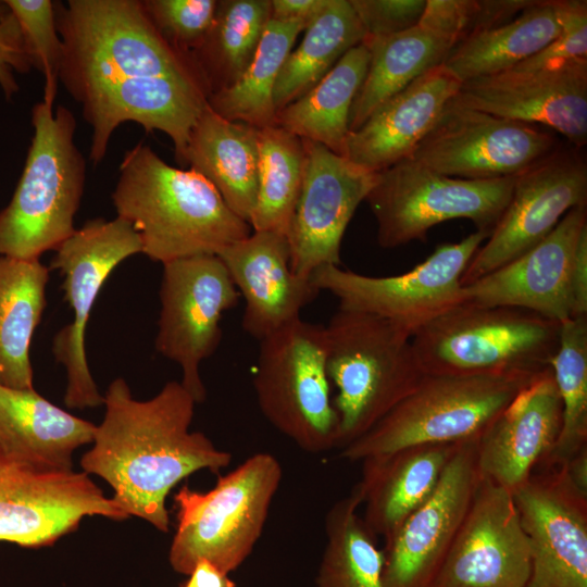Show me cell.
Masks as SVG:
<instances>
[{
  "mask_svg": "<svg viewBox=\"0 0 587 587\" xmlns=\"http://www.w3.org/2000/svg\"><path fill=\"white\" fill-rule=\"evenodd\" d=\"M103 398L104 417L91 449L82 457L83 472L104 479L114 491L112 499L129 516L166 533L170 491L195 472L218 473L229 465L232 454L189 429L196 401L180 382H167L141 401L117 377Z\"/></svg>",
  "mask_w": 587,
  "mask_h": 587,
  "instance_id": "1",
  "label": "cell"
},
{
  "mask_svg": "<svg viewBox=\"0 0 587 587\" xmlns=\"http://www.w3.org/2000/svg\"><path fill=\"white\" fill-rule=\"evenodd\" d=\"M118 170L113 205L152 261L218 254L252 232L202 175L168 165L143 142L125 151Z\"/></svg>",
  "mask_w": 587,
  "mask_h": 587,
  "instance_id": "2",
  "label": "cell"
},
{
  "mask_svg": "<svg viewBox=\"0 0 587 587\" xmlns=\"http://www.w3.org/2000/svg\"><path fill=\"white\" fill-rule=\"evenodd\" d=\"M63 43L59 80L79 104L93 93L138 77H173L203 87L191 55L170 46L141 0L54 2Z\"/></svg>",
  "mask_w": 587,
  "mask_h": 587,
  "instance_id": "3",
  "label": "cell"
},
{
  "mask_svg": "<svg viewBox=\"0 0 587 587\" xmlns=\"http://www.w3.org/2000/svg\"><path fill=\"white\" fill-rule=\"evenodd\" d=\"M34 135L15 191L0 211V257L39 259L74 230L86 180L76 118L43 100L32 109Z\"/></svg>",
  "mask_w": 587,
  "mask_h": 587,
  "instance_id": "4",
  "label": "cell"
},
{
  "mask_svg": "<svg viewBox=\"0 0 587 587\" xmlns=\"http://www.w3.org/2000/svg\"><path fill=\"white\" fill-rule=\"evenodd\" d=\"M326 330V367L337 395L336 448L367 433L425 376L411 336L387 320L338 307Z\"/></svg>",
  "mask_w": 587,
  "mask_h": 587,
  "instance_id": "5",
  "label": "cell"
},
{
  "mask_svg": "<svg viewBox=\"0 0 587 587\" xmlns=\"http://www.w3.org/2000/svg\"><path fill=\"white\" fill-rule=\"evenodd\" d=\"M561 323L513 307L462 302L412 337L425 374L538 375L550 369Z\"/></svg>",
  "mask_w": 587,
  "mask_h": 587,
  "instance_id": "6",
  "label": "cell"
},
{
  "mask_svg": "<svg viewBox=\"0 0 587 587\" xmlns=\"http://www.w3.org/2000/svg\"><path fill=\"white\" fill-rule=\"evenodd\" d=\"M282 475L279 461L259 452L220 476L208 491L180 487L174 495L172 569L188 575L199 560L226 574L238 569L262 535Z\"/></svg>",
  "mask_w": 587,
  "mask_h": 587,
  "instance_id": "7",
  "label": "cell"
},
{
  "mask_svg": "<svg viewBox=\"0 0 587 587\" xmlns=\"http://www.w3.org/2000/svg\"><path fill=\"white\" fill-rule=\"evenodd\" d=\"M538 375L425 374L367 433L342 448L340 457L360 462L417 445L476 440Z\"/></svg>",
  "mask_w": 587,
  "mask_h": 587,
  "instance_id": "8",
  "label": "cell"
},
{
  "mask_svg": "<svg viewBox=\"0 0 587 587\" xmlns=\"http://www.w3.org/2000/svg\"><path fill=\"white\" fill-rule=\"evenodd\" d=\"M253 389L263 416L301 450L336 448L325 325L300 317L260 340Z\"/></svg>",
  "mask_w": 587,
  "mask_h": 587,
  "instance_id": "9",
  "label": "cell"
},
{
  "mask_svg": "<svg viewBox=\"0 0 587 587\" xmlns=\"http://www.w3.org/2000/svg\"><path fill=\"white\" fill-rule=\"evenodd\" d=\"M515 177L462 179L411 159L383 170L365 198L376 218L377 242L391 249L424 241L433 226L454 218L470 220L489 237L511 199Z\"/></svg>",
  "mask_w": 587,
  "mask_h": 587,
  "instance_id": "10",
  "label": "cell"
},
{
  "mask_svg": "<svg viewBox=\"0 0 587 587\" xmlns=\"http://www.w3.org/2000/svg\"><path fill=\"white\" fill-rule=\"evenodd\" d=\"M488 235L474 232L455 243H442L407 273L369 276L339 265H324L311 275L320 291L335 296L339 308L389 321L411 337L423 326L464 301L461 278Z\"/></svg>",
  "mask_w": 587,
  "mask_h": 587,
  "instance_id": "11",
  "label": "cell"
},
{
  "mask_svg": "<svg viewBox=\"0 0 587 587\" xmlns=\"http://www.w3.org/2000/svg\"><path fill=\"white\" fill-rule=\"evenodd\" d=\"M51 267L63 277L62 288L73 320L53 337L52 353L66 371L64 403L71 409L97 408L103 396L89 370L85 349L86 326L95 301L112 271L125 259L141 253L139 234L125 220L97 217L55 249Z\"/></svg>",
  "mask_w": 587,
  "mask_h": 587,
  "instance_id": "12",
  "label": "cell"
},
{
  "mask_svg": "<svg viewBox=\"0 0 587 587\" xmlns=\"http://www.w3.org/2000/svg\"><path fill=\"white\" fill-rule=\"evenodd\" d=\"M162 265L155 349L179 365L182 385L200 403L207 398L200 364L217 349L220 322L238 304L239 292L217 254L192 255Z\"/></svg>",
  "mask_w": 587,
  "mask_h": 587,
  "instance_id": "13",
  "label": "cell"
},
{
  "mask_svg": "<svg viewBox=\"0 0 587 587\" xmlns=\"http://www.w3.org/2000/svg\"><path fill=\"white\" fill-rule=\"evenodd\" d=\"M561 143L538 125L499 117L451 99L411 160L462 179L515 177Z\"/></svg>",
  "mask_w": 587,
  "mask_h": 587,
  "instance_id": "14",
  "label": "cell"
},
{
  "mask_svg": "<svg viewBox=\"0 0 587 587\" xmlns=\"http://www.w3.org/2000/svg\"><path fill=\"white\" fill-rule=\"evenodd\" d=\"M86 516L129 517L87 473L39 469L0 445V541L49 547L75 532Z\"/></svg>",
  "mask_w": 587,
  "mask_h": 587,
  "instance_id": "15",
  "label": "cell"
},
{
  "mask_svg": "<svg viewBox=\"0 0 587 587\" xmlns=\"http://www.w3.org/2000/svg\"><path fill=\"white\" fill-rule=\"evenodd\" d=\"M587 205L583 149L561 145L515 177L511 199L486 245L476 251L461 284L466 286L541 242L572 209Z\"/></svg>",
  "mask_w": 587,
  "mask_h": 587,
  "instance_id": "16",
  "label": "cell"
},
{
  "mask_svg": "<svg viewBox=\"0 0 587 587\" xmlns=\"http://www.w3.org/2000/svg\"><path fill=\"white\" fill-rule=\"evenodd\" d=\"M302 140V183L287 238L292 272L311 278L321 266L340 265L344 234L376 173L321 143Z\"/></svg>",
  "mask_w": 587,
  "mask_h": 587,
  "instance_id": "17",
  "label": "cell"
},
{
  "mask_svg": "<svg viewBox=\"0 0 587 587\" xmlns=\"http://www.w3.org/2000/svg\"><path fill=\"white\" fill-rule=\"evenodd\" d=\"M530 569L512 492L482 477L430 587H525Z\"/></svg>",
  "mask_w": 587,
  "mask_h": 587,
  "instance_id": "18",
  "label": "cell"
},
{
  "mask_svg": "<svg viewBox=\"0 0 587 587\" xmlns=\"http://www.w3.org/2000/svg\"><path fill=\"white\" fill-rule=\"evenodd\" d=\"M476 442L457 446L432 496L385 539V587H430L482 478Z\"/></svg>",
  "mask_w": 587,
  "mask_h": 587,
  "instance_id": "19",
  "label": "cell"
},
{
  "mask_svg": "<svg viewBox=\"0 0 587 587\" xmlns=\"http://www.w3.org/2000/svg\"><path fill=\"white\" fill-rule=\"evenodd\" d=\"M512 495L530 548L525 587H587V496L563 466L532 474Z\"/></svg>",
  "mask_w": 587,
  "mask_h": 587,
  "instance_id": "20",
  "label": "cell"
},
{
  "mask_svg": "<svg viewBox=\"0 0 587 587\" xmlns=\"http://www.w3.org/2000/svg\"><path fill=\"white\" fill-rule=\"evenodd\" d=\"M453 101L499 117L552 128L576 148L587 143V59L474 78L462 83Z\"/></svg>",
  "mask_w": 587,
  "mask_h": 587,
  "instance_id": "21",
  "label": "cell"
},
{
  "mask_svg": "<svg viewBox=\"0 0 587 587\" xmlns=\"http://www.w3.org/2000/svg\"><path fill=\"white\" fill-rule=\"evenodd\" d=\"M587 205L570 210L537 246L463 286V302L513 307L563 323L575 317L572 274Z\"/></svg>",
  "mask_w": 587,
  "mask_h": 587,
  "instance_id": "22",
  "label": "cell"
},
{
  "mask_svg": "<svg viewBox=\"0 0 587 587\" xmlns=\"http://www.w3.org/2000/svg\"><path fill=\"white\" fill-rule=\"evenodd\" d=\"M208 98L203 87L173 77L129 78L99 90L80 103L91 127L90 161L100 164L113 132L124 122H135L146 132L168 136L177 162L185 166L189 137Z\"/></svg>",
  "mask_w": 587,
  "mask_h": 587,
  "instance_id": "23",
  "label": "cell"
},
{
  "mask_svg": "<svg viewBox=\"0 0 587 587\" xmlns=\"http://www.w3.org/2000/svg\"><path fill=\"white\" fill-rule=\"evenodd\" d=\"M217 255L245 300L242 329L258 340L300 319L320 294L311 278L292 272L285 235L252 230Z\"/></svg>",
  "mask_w": 587,
  "mask_h": 587,
  "instance_id": "24",
  "label": "cell"
},
{
  "mask_svg": "<svg viewBox=\"0 0 587 587\" xmlns=\"http://www.w3.org/2000/svg\"><path fill=\"white\" fill-rule=\"evenodd\" d=\"M562 424V403L551 369L525 386L476 442L482 477L513 492L553 449Z\"/></svg>",
  "mask_w": 587,
  "mask_h": 587,
  "instance_id": "25",
  "label": "cell"
},
{
  "mask_svg": "<svg viewBox=\"0 0 587 587\" xmlns=\"http://www.w3.org/2000/svg\"><path fill=\"white\" fill-rule=\"evenodd\" d=\"M461 85L444 63L432 67L349 133L345 157L373 173L411 159Z\"/></svg>",
  "mask_w": 587,
  "mask_h": 587,
  "instance_id": "26",
  "label": "cell"
},
{
  "mask_svg": "<svg viewBox=\"0 0 587 587\" xmlns=\"http://www.w3.org/2000/svg\"><path fill=\"white\" fill-rule=\"evenodd\" d=\"M459 444L417 445L360 461L361 478L353 489L376 537H390L432 496Z\"/></svg>",
  "mask_w": 587,
  "mask_h": 587,
  "instance_id": "27",
  "label": "cell"
},
{
  "mask_svg": "<svg viewBox=\"0 0 587 587\" xmlns=\"http://www.w3.org/2000/svg\"><path fill=\"white\" fill-rule=\"evenodd\" d=\"M97 425L30 389L0 384V445L14 458L51 471H72V454L91 444Z\"/></svg>",
  "mask_w": 587,
  "mask_h": 587,
  "instance_id": "28",
  "label": "cell"
},
{
  "mask_svg": "<svg viewBox=\"0 0 587 587\" xmlns=\"http://www.w3.org/2000/svg\"><path fill=\"white\" fill-rule=\"evenodd\" d=\"M259 163V129L226 120L207 105L191 130L185 165L210 182L248 223L257 202Z\"/></svg>",
  "mask_w": 587,
  "mask_h": 587,
  "instance_id": "29",
  "label": "cell"
},
{
  "mask_svg": "<svg viewBox=\"0 0 587 587\" xmlns=\"http://www.w3.org/2000/svg\"><path fill=\"white\" fill-rule=\"evenodd\" d=\"M49 267L39 259L0 257V384L30 389V344L46 307Z\"/></svg>",
  "mask_w": 587,
  "mask_h": 587,
  "instance_id": "30",
  "label": "cell"
},
{
  "mask_svg": "<svg viewBox=\"0 0 587 587\" xmlns=\"http://www.w3.org/2000/svg\"><path fill=\"white\" fill-rule=\"evenodd\" d=\"M370 51L365 77L353 100L349 130L354 132L386 101L425 72L445 62L455 42L414 26L362 41Z\"/></svg>",
  "mask_w": 587,
  "mask_h": 587,
  "instance_id": "31",
  "label": "cell"
},
{
  "mask_svg": "<svg viewBox=\"0 0 587 587\" xmlns=\"http://www.w3.org/2000/svg\"><path fill=\"white\" fill-rule=\"evenodd\" d=\"M369 61L363 42L351 48L316 85L277 112L276 125L345 157L350 111Z\"/></svg>",
  "mask_w": 587,
  "mask_h": 587,
  "instance_id": "32",
  "label": "cell"
},
{
  "mask_svg": "<svg viewBox=\"0 0 587 587\" xmlns=\"http://www.w3.org/2000/svg\"><path fill=\"white\" fill-rule=\"evenodd\" d=\"M559 33L553 0H535L512 21L458 42L444 65L461 83L495 75L536 54Z\"/></svg>",
  "mask_w": 587,
  "mask_h": 587,
  "instance_id": "33",
  "label": "cell"
},
{
  "mask_svg": "<svg viewBox=\"0 0 587 587\" xmlns=\"http://www.w3.org/2000/svg\"><path fill=\"white\" fill-rule=\"evenodd\" d=\"M303 32L302 40L287 55L275 84L277 112L309 91L346 52L365 38L349 0H329Z\"/></svg>",
  "mask_w": 587,
  "mask_h": 587,
  "instance_id": "34",
  "label": "cell"
},
{
  "mask_svg": "<svg viewBox=\"0 0 587 587\" xmlns=\"http://www.w3.org/2000/svg\"><path fill=\"white\" fill-rule=\"evenodd\" d=\"M307 27L300 21L271 18L249 66L233 86L209 96V108L258 129L276 125L275 84L294 42Z\"/></svg>",
  "mask_w": 587,
  "mask_h": 587,
  "instance_id": "35",
  "label": "cell"
},
{
  "mask_svg": "<svg viewBox=\"0 0 587 587\" xmlns=\"http://www.w3.org/2000/svg\"><path fill=\"white\" fill-rule=\"evenodd\" d=\"M271 20V0H220L212 26L191 54L209 96L233 86L252 61Z\"/></svg>",
  "mask_w": 587,
  "mask_h": 587,
  "instance_id": "36",
  "label": "cell"
},
{
  "mask_svg": "<svg viewBox=\"0 0 587 587\" xmlns=\"http://www.w3.org/2000/svg\"><path fill=\"white\" fill-rule=\"evenodd\" d=\"M360 507L361 499L353 489L327 511L316 587H385L384 550L359 514Z\"/></svg>",
  "mask_w": 587,
  "mask_h": 587,
  "instance_id": "37",
  "label": "cell"
},
{
  "mask_svg": "<svg viewBox=\"0 0 587 587\" xmlns=\"http://www.w3.org/2000/svg\"><path fill=\"white\" fill-rule=\"evenodd\" d=\"M259 152L258 196L249 225L287 237L302 183L303 140L278 125L267 126L259 129Z\"/></svg>",
  "mask_w": 587,
  "mask_h": 587,
  "instance_id": "38",
  "label": "cell"
},
{
  "mask_svg": "<svg viewBox=\"0 0 587 587\" xmlns=\"http://www.w3.org/2000/svg\"><path fill=\"white\" fill-rule=\"evenodd\" d=\"M550 369L562 403L557 442L540 464L563 466L587 447V315L561 323L559 346Z\"/></svg>",
  "mask_w": 587,
  "mask_h": 587,
  "instance_id": "39",
  "label": "cell"
},
{
  "mask_svg": "<svg viewBox=\"0 0 587 587\" xmlns=\"http://www.w3.org/2000/svg\"><path fill=\"white\" fill-rule=\"evenodd\" d=\"M15 17L34 68L45 77L43 101L54 103L63 58L54 1L4 0Z\"/></svg>",
  "mask_w": 587,
  "mask_h": 587,
  "instance_id": "40",
  "label": "cell"
},
{
  "mask_svg": "<svg viewBox=\"0 0 587 587\" xmlns=\"http://www.w3.org/2000/svg\"><path fill=\"white\" fill-rule=\"evenodd\" d=\"M155 30L174 49L191 55L205 39L217 0H141Z\"/></svg>",
  "mask_w": 587,
  "mask_h": 587,
  "instance_id": "41",
  "label": "cell"
},
{
  "mask_svg": "<svg viewBox=\"0 0 587 587\" xmlns=\"http://www.w3.org/2000/svg\"><path fill=\"white\" fill-rule=\"evenodd\" d=\"M553 5L560 25L558 37L512 68L534 71L587 59V1L553 0Z\"/></svg>",
  "mask_w": 587,
  "mask_h": 587,
  "instance_id": "42",
  "label": "cell"
},
{
  "mask_svg": "<svg viewBox=\"0 0 587 587\" xmlns=\"http://www.w3.org/2000/svg\"><path fill=\"white\" fill-rule=\"evenodd\" d=\"M359 17L365 38L386 37L417 25L425 0H349Z\"/></svg>",
  "mask_w": 587,
  "mask_h": 587,
  "instance_id": "43",
  "label": "cell"
},
{
  "mask_svg": "<svg viewBox=\"0 0 587 587\" xmlns=\"http://www.w3.org/2000/svg\"><path fill=\"white\" fill-rule=\"evenodd\" d=\"M32 68L20 26L11 13L0 22V88L7 101L20 90L15 74H26Z\"/></svg>",
  "mask_w": 587,
  "mask_h": 587,
  "instance_id": "44",
  "label": "cell"
},
{
  "mask_svg": "<svg viewBox=\"0 0 587 587\" xmlns=\"http://www.w3.org/2000/svg\"><path fill=\"white\" fill-rule=\"evenodd\" d=\"M473 8L474 0H426L417 26L457 45L465 34Z\"/></svg>",
  "mask_w": 587,
  "mask_h": 587,
  "instance_id": "45",
  "label": "cell"
},
{
  "mask_svg": "<svg viewBox=\"0 0 587 587\" xmlns=\"http://www.w3.org/2000/svg\"><path fill=\"white\" fill-rule=\"evenodd\" d=\"M534 2L535 0H474L473 12L462 40L512 21Z\"/></svg>",
  "mask_w": 587,
  "mask_h": 587,
  "instance_id": "46",
  "label": "cell"
},
{
  "mask_svg": "<svg viewBox=\"0 0 587 587\" xmlns=\"http://www.w3.org/2000/svg\"><path fill=\"white\" fill-rule=\"evenodd\" d=\"M328 3L329 0H271V18L300 21L308 26Z\"/></svg>",
  "mask_w": 587,
  "mask_h": 587,
  "instance_id": "47",
  "label": "cell"
},
{
  "mask_svg": "<svg viewBox=\"0 0 587 587\" xmlns=\"http://www.w3.org/2000/svg\"><path fill=\"white\" fill-rule=\"evenodd\" d=\"M572 290L575 317L587 315V228L582 233L575 252Z\"/></svg>",
  "mask_w": 587,
  "mask_h": 587,
  "instance_id": "48",
  "label": "cell"
},
{
  "mask_svg": "<svg viewBox=\"0 0 587 587\" xmlns=\"http://www.w3.org/2000/svg\"><path fill=\"white\" fill-rule=\"evenodd\" d=\"M187 576L188 578L179 587H236L228 574L207 560H199Z\"/></svg>",
  "mask_w": 587,
  "mask_h": 587,
  "instance_id": "49",
  "label": "cell"
},
{
  "mask_svg": "<svg viewBox=\"0 0 587 587\" xmlns=\"http://www.w3.org/2000/svg\"><path fill=\"white\" fill-rule=\"evenodd\" d=\"M563 469L571 484L584 496H587V447L571 458Z\"/></svg>",
  "mask_w": 587,
  "mask_h": 587,
  "instance_id": "50",
  "label": "cell"
},
{
  "mask_svg": "<svg viewBox=\"0 0 587 587\" xmlns=\"http://www.w3.org/2000/svg\"><path fill=\"white\" fill-rule=\"evenodd\" d=\"M11 14L9 7L4 0H0V22L7 18Z\"/></svg>",
  "mask_w": 587,
  "mask_h": 587,
  "instance_id": "51",
  "label": "cell"
}]
</instances>
